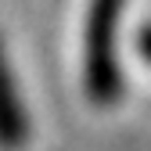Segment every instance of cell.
Returning <instances> with one entry per match:
<instances>
[{
  "mask_svg": "<svg viewBox=\"0 0 151 151\" xmlns=\"http://www.w3.org/2000/svg\"><path fill=\"white\" fill-rule=\"evenodd\" d=\"M137 50H140V58H144V61H151V22L137 32Z\"/></svg>",
  "mask_w": 151,
  "mask_h": 151,
  "instance_id": "3",
  "label": "cell"
},
{
  "mask_svg": "<svg viewBox=\"0 0 151 151\" xmlns=\"http://www.w3.org/2000/svg\"><path fill=\"white\" fill-rule=\"evenodd\" d=\"M25 137H29V119H25L22 97H18L4 43H0V147H22Z\"/></svg>",
  "mask_w": 151,
  "mask_h": 151,
  "instance_id": "2",
  "label": "cell"
},
{
  "mask_svg": "<svg viewBox=\"0 0 151 151\" xmlns=\"http://www.w3.org/2000/svg\"><path fill=\"white\" fill-rule=\"evenodd\" d=\"M126 0H90L83 32V79L93 104H115L122 97V61H119V25Z\"/></svg>",
  "mask_w": 151,
  "mask_h": 151,
  "instance_id": "1",
  "label": "cell"
}]
</instances>
